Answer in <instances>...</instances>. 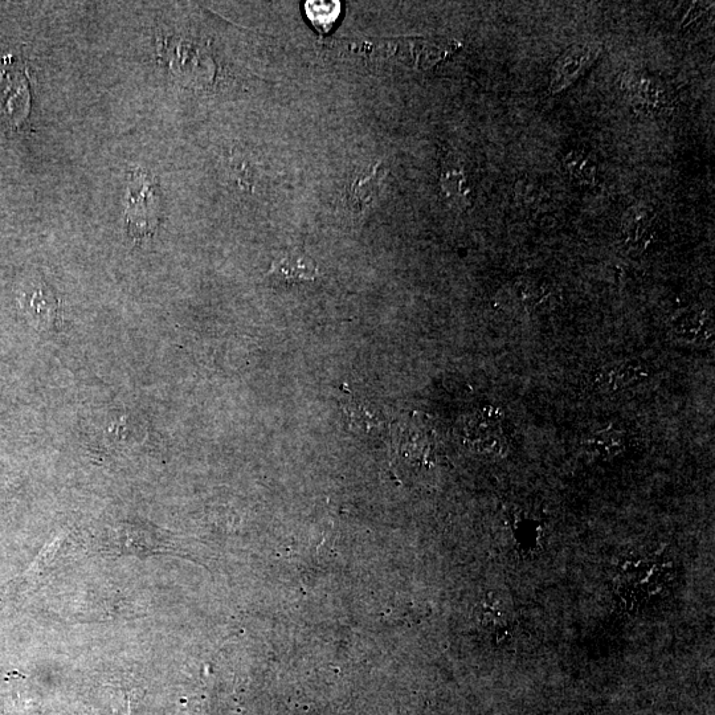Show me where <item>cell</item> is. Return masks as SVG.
<instances>
[{
    "instance_id": "obj_1",
    "label": "cell",
    "mask_w": 715,
    "mask_h": 715,
    "mask_svg": "<svg viewBox=\"0 0 715 715\" xmlns=\"http://www.w3.org/2000/svg\"><path fill=\"white\" fill-rule=\"evenodd\" d=\"M672 570L668 562L651 557L629 558L616 576V592L627 610H641L668 590Z\"/></svg>"
},
{
    "instance_id": "obj_2",
    "label": "cell",
    "mask_w": 715,
    "mask_h": 715,
    "mask_svg": "<svg viewBox=\"0 0 715 715\" xmlns=\"http://www.w3.org/2000/svg\"><path fill=\"white\" fill-rule=\"evenodd\" d=\"M600 51L602 48L596 43H579L567 49L554 65L550 93L561 92L575 83L595 63Z\"/></svg>"
},
{
    "instance_id": "obj_3",
    "label": "cell",
    "mask_w": 715,
    "mask_h": 715,
    "mask_svg": "<svg viewBox=\"0 0 715 715\" xmlns=\"http://www.w3.org/2000/svg\"><path fill=\"white\" fill-rule=\"evenodd\" d=\"M387 169L383 163H375L365 173L358 175L349 191V206L355 214H365L382 194Z\"/></svg>"
},
{
    "instance_id": "obj_4",
    "label": "cell",
    "mask_w": 715,
    "mask_h": 715,
    "mask_svg": "<svg viewBox=\"0 0 715 715\" xmlns=\"http://www.w3.org/2000/svg\"><path fill=\"white\" fill-rule=\"evenodd\" d=\"M14 98L30 104L26 80L19 73L3 72L0 75V120L11 125L23 121L28 114V108L15 102Z\"/></svg>"
},
{
    "instance_id": "obj_5",
    "label": "cell",
    "mask_w": 715,
    "mask_h": 715,
    "mask_svg": "<svg viewBox=\"0 0 715 715\" xmlns=\"http://www.w3.org/2000/svg\"><path fill=\"white\" fill-rule=\"evenodd\" d=\"M269 275L283 281L284 284L293 285L316 281L320 277L316 261L300 251L288 252L273 261Z\"/></svg>"
},
{
    "instance_id": "obj_6",
    "label": "cell",
    "mask_w": 715,
    "mask_h": 715,
    "mask_svg": "<svg viewBox=\"0 0 715 715\" xmlns=\"http://www.w3.org/2000/svg\"><path fill=\"white\" fill-rule=\"evenodd\" d=\"M678 341L686 343H706L714 334L712 317L705 310H688L672 325Z\"/></svg>"
},
{
    "instance_id": "obj_7",
    "label": "cell",
    "mask_w": 715,
    "mask_h": 715,
    "mask_svg": "<svg viewBox=\"0 0 715 715\" xmlns=\"http://www.w3.org/2000/svg\"><path fill=\"white\" fill-rule=\"evenodd\" d=\"M482 624L497 643H504V641L509 643L510 637L513 636L512 615L500 600L494 602L486 600L482 611Z\"/></svg>"
},
{
    "instance_id": "obj_8",
    "label": "cell",
    "mask_w": 715,
    "mask_h": 715,
    "mask_svg": "<svg viewBox=\"0 0 715 715\" xmlns=\"http://www.w3.org/2000/svg\"><path fill=\"white\" fill-rule=\"evenodd\" d=\"M631 89V98L637 108L648 110L660 109L661 106L667 104V92L661 87L659 81L655 79H647V77H637L629 84Z\"/></svg>"
},
{
    "instance_id": "obj_9",
    "label": "cell",
    "mask_w": 715,
    "mask_h": 715,
    "mask_svg": "<svg viewBox=\"0 0 715 715\" xmlns=\"http://www.w3.org/2000/svg\"><path fill=\"white\" fill-rule=\"evenodd\" d=\"M649 230H651V218L647 210L632 208L624 216L623 234L624 240L631 248H643L648 243Z\"/></svg>"
},
{
    "instance_id": "obj_10",
    "label": "cell",
    "mask_w": 715,
    "mask_h": 715,
    "mask_svg": "<svg viewBox=\"0 0 715 715\" xmlns=\"http://www.w3.org/2000/svg\"><path fill=\"white\" fill-rule=\"evenodd\" d=\"M26 302V310L34 318L36 324L48 326L59 318V304L55 297L46 290H35L32 296H26Z\"/></svg>"
},
{
    "instance_id": "obj_11",
    "label": "cell",
    "mask_w": 715,
    "mask_h": 715,
    "mask_svg": "<svg viewBox=\"0 0 715 715\" xmlns=\"http://www.w3.org/2000/svg\"><path fill=\"white\" fill-rule=\"evenodd\" d=\"M441 189H443L445 198L455 206L461 208L467 207L469 204V187L467 177L464 171L451 167L444 171L441 175Z\"/></svg>"
},
{
    "instance_id": "obj_12",
    "label": "cell",
    "mask_w": 715,
    "mask_h": 715,
    "mask_svg": "<svg viewBox=\"0 0 715 715\" xmlns=\"http://www.w3.org/2000/svg\"><path fill=\"white\" fill-rule=\"evenodd\" d=\"M644 366L639 362H627L616 365L603 375L604 386L611 390H621L629 384L637 383L645 377Z\"/></svg>"
},
{
    "instance_id": "obj_13",
    "label": "cell",
    "mask_w": 715,
    "mask_h": 715,
    "mask_svg": "<svg viewBox=\"0 0 715 715\" xmlns=\"http://www.w3.org/2000/svg\"><path fill=\"white\" fill-rule=\"evenodd\" d=\"M587 447L599 456H614L624 447L623 436L615 429H606L592 435L587 440Z\"/></svg>"
},
{
    "instance_id": "obj_14",
    "label": "cell",
    "mask_w": 715,
    "mask_h": 715,
    "mask_svg": "<svg viewBox=\"0 0 715 715\" xmlns=\"http://www.w3.org/2000/svg\"><path fill=\"white\" fill-rule=\"evenodd\" d=\"M567 169L570 173L574 175L576 179L580 182L586 183V185H591L594 183L596 177V167L594 163L588 161L583 155L578 153H570L569 157L566 158Z\"/></svg>"
},
{
    "instance_id": "obj_15",
    "label": "cell",
    "mask_w": 715,
    "mask_h": 715,
    "mask_svg": "<svg viewBox=\"0 0 715 715\" xmlns=\"http://www.w3.org/2000/svg\"><path fill=\"white\" fill-rule=\"evenodd\" d=\"M309 18L313 20L318 28L330 27L334 20L338 18V3H308Z\"/></svg>"
},
{
    "instance_id": "obj_16",
    "label": "cell",
    "mask_w": 715,
    "mask_h": 715,
    "mask_svg": "<svg viewBox=\"0 0 715 715\" xmlns=\"http://www.w3.org/2000/svg\"><path fill=\"white\" fill-rule=\"evenodd\" d=\"M709 4L710 3H693L692 6H690L688 14L685 15L684 22H682V26H686V24L693 23L694 20L698 19V16H701L704 14L705 11L709 10Z\"/></svg>"
}]
</instances>
